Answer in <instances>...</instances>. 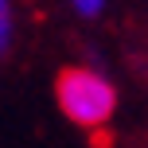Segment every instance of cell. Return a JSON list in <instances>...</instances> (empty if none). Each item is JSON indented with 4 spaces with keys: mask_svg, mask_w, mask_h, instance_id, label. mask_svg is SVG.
<instances>
[{
    "mask_svg": "<svg viewBox=\"0 0 148 148\" xmlns=\"http://www.w3.org/2000/svg\"><path fill=\"white\" fill-rule=\"evenodd\" d=\"M12 43H16V8L0 0V59L12 51Z\"/></svg>",
    "mask_w": 148,
    "mask_h": 148,
    "instance_id": "7a4b0ae2",
    "label": "cell"
},
{
    "mask_svg": "<svg viewBox=\"0 0 148 148\" xmlns=\"http://www.w3.org/2000/svg\"><path fill=\"white\" fill-rule=\"evenodd\" d=\"M55 97H59V109L66 113V121L82 129H105L117 113L113 82L90 66H66L55 82Z\"/></svg>",
    "mask_w": 148,
    "mask_h": 148,
    "instance_id": "6da1fadb",
    "label": "cell"
},
{
    "mask_svg": "<svg viewBox=\"0 0 148 148\" xmlns=\"http://www.w3.org/2000/svg\"><path fill=\"white\" fill-rule=\"evenodd\" d=\"M70 8L82 16V20H94V16H101V12H105V4H101V0H74Z\"/></svg>",
    "mask_w": 148,
    "mask_h": 148,
    "instance_id": "3957f363",
    "label": "cell"
}]
</instances>
